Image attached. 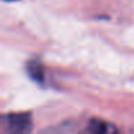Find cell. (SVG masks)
<instances>
[{
  "label": "cell",
  "instance_id": "1",
  "mask_svg": "<svg viewBox=\"0 0 134 134\" xmlns=\"http://www.w3.org/2000/svg\"><path fill=\"white\" fill-rule=\"evenodd\" d=\"M3 127L11 134H24L32 130V116L29 113H9L2 118Z\"/></svg>",
  "mask_w": 134,
  "mask_h": 134
},
{
  "label": "cell",
  "instance_id": "2",
  "mask_svg": "<svg viewBox=\"0 0 134 134\" xmlns=\"http://www.w3.org/2000/svg\"><path fill=\"white\" fill-rule=\"evenodd\" d=\"M26 71L28 75L36 80L37 83H43L45 80V70H43V66L38 62V60H29L26 64Z\"/></svg>",
  "mask_w": 134,
  "mask_h": 134
},
{
  "label": "cell",
  "instance_id": "3",
  "mask_svg": "<svg viewBox=\"0 0 134 134\" xmlns=\"http://www.w3.org/2000/svg\"><path fill=\"white\" fill-rule=\"evenodd\" d=\"M116 130L117 129L112 126L110 124L99 121V120H91L87 126V131L90 133H109V131H116Z\"/></svg>",
  "mask_w": 134,
  "mask_h": 134
},
{
  "label": "cell",
  "instance_id": "4",
  "mask_svg": "<svg viewBox=\"0 0 134 134\" xmlns=\"http://www.w3.org/2000/svg\"><path fill=\"white\" fill-rule=\"evenodd\" d=\"M5 2H15V0H5Z\"/></svg>",
  "mask_w": 134,
  "mask_h": 134
}]
</instances>
